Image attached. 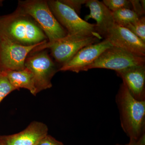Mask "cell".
<instances>
[{"mask_svg":"<svg viewBox=\"0 0 145 145\" xmlns=\"http://www.w3.org/2000/svg\"><path fill=\"white\" fill-rule=\"evenodd\" d=\"M0 33L18 44L31 46L48 41L39 25L31 16L16 9L0 16Z\"/></svg>","mask_w":145,"mask_h":145,"instance_id":"cell-1","label":"cell"},{"mask_svg":"<svg viewBox=\"0 0 145 145\" xmlns=\"http://www.w3.org/2000/svg\"><path fill=\"white\" fill-rule=\"evenodd\" d=\"M123 131L129 140L145 136V101L135 99L125 83L121 84L115 97Z\"/></svg>","mask_w":145,"mask_h":145,"instance_id":"cell-2","label":"cell"},{"mask_svg":"<svg viewBox=\"0 0 145 145\" xmlns=\"http://www.w3.org/2000/svg\"><path fill=\"white\" fill-rule=\"evenodd\" d=\"M16 9L31 16L36 21L47 38V44L52 43L67 36V31L54 17L47 1H19Z\"/></svg>","mask_w":145,"mask_h":145,"instance_id":"cell-3","label":"cell"},{"mask_svg":"<svg viewBox=\"0 0 145 145\" xmlns=\"http://www.w3.org/2000/svg\"><path fill=\"white\" fill-rule=\"evenodd\" d=\"M25 67L33 75L37 94L52 87V78L61 68L50 57L47 49L32 50L27 57Z\"/></svg>","mask_w":145,"mask_h":145,"instance_id":"cell-4","label":"cell"},{"mask_svg":"<svg viewBox=\"0 0 145 145\" xmlns=\"http://www.w3.org/2000/svg\"><path fill=\"white\" fill-rule=\"evenodd\" d=\"M52 13L60 24L69 35L95 36L103 38L96 30V24L83 20L72 8L60 0L47 1Z\"/></svg>","mask_w":145,"mask_h":145,"instance_id":"cell-5","label":"cell"},{"mask_svg":"<svg viewBox=\"0 0 145 145\" xmlns=\"http://www.w3.org/2000/svg\"><path fill=\"white\" fill-rule=\"evenodd\" d=\"M102 39L95 36L69 35L52 43L44 44L36 47L33 50H50L52 57L58 64L62 66L70 60L81 49L96 43Z\"/></svg>","mask_w":145,"mask_h":145,"instance_id":"cell-6","label":"cell"},{"mask_svg":"<svg viewBox=\"0 0 145 145\" xmlns=\"http://www.w3.org/2000/svg\"><path fill=\"white\" fill-rule=\"evenodd\" d=\"M145 65V57H140L117 47L106 50L85 71L93 69H105L116 72L128 68Z\"/></svg>","mask_w":145,"mask_h":145,"instance_id":"cell-7","label":"cell"},{"mask_svg":"<svg viewBox=\"0 0 145 145\" xmlns=\"http://www.w3.org/2000/svg\"><path fill=\"white\" fill-rule=\"evenodd\" d=\"M45 43L24 46L0 33V70H23L29 54L36 47Z\"/></svg>","mask_w":145,"mask_h":145,"instance_id":"cell-8","label":"cell"},{"mask_svg":"<svg viewBox=\"0 0 145 145\" xmlns=\"http://www.w3.org/2000/svg\"><path fill=\"white\" fill-rule=\"evenodd\" d=\"M112 46L107 39L83 48L67 63L60 68L59 71H70L79 73L94 62L106 50Z\"/></svg>","mask_w":145,"mask_h":145,"instance_id":"cell-9","label":"cell"},{"mask_svg":"<svg viewBox=\"0 0 145 145\" xmlns=\"http://www.w3.org/2000/svg\"><path fill=\"white\" fill-rule=\"evenodd\" d=\"M105 39L112 46L140 57H145V43L128 29L115 24Z\"/></svg>","mask_w":145,"mask_h":145,"instance_id":"cell-10","label":"cell"},{"mask_svg":"<svg viewBox=\"0 0 145 145\" xmlns=\"http://www.w3.org/2000/svg\"><path fill=\"white\" fill-rule=\"evenodd\" d=\"M48 134V127L45 124L34 121L21 132L1 136V140L3 145H36Z\"/></svg>","mask_w":145,"mask_h":145,"instance_id":"cell-11","label":"cell"},{"mask_svg":"<svg viewBox=\"0 0 145 145\" xmlns=\"http://www.w3.org/2000/svg\"><path fill=\"white\" fill-rule=\"evenodd\" d=\"M116 72L135 99L145 101V65L132 67Z\"/></svg>","mask_w":145,"mask_h":145,"instance_id":"cell-12","label":"cell"},{"mask_svg":"<svg viewBox=\"0 0 145 145\" xmlns=\"http://www.w3.org/2000/svg\"><path fill=\"white\" fill-rule=\"evenodd\" d=\"M86 6L90 10V13L85 17V21L90 19L96 21V30L103 38H105L109 30L115 24L112 12L104 5L103 2L97 0H88Z\"/></svg>","mask_w":145,"mask_h":145,"instance_id":"cell-13","label":"cell"},{"mask_svg":"<svg viewBox=\"0 0 145 145\" xmlns=\"http://www.w3.org/2000/svg\"><path fill=\"white\" fill-rule=\"evenodd\" d=\"M0 73L8 79L16 90L26 89L34 96L37 94L33 75L27 69L19 71L0 70Z\"/></svg>","mask_w":145,"mask_h":145,"instance_id":"cell-14","label":"cell"},{"mask_svg":"<svg viewBox=\"0 0 145 145\" xmlns=\"http://www.w3.org/2000/svg\"><path fill=\"white\" fill-rule=\"evenodd\" d=\"M115 24L125 27L137 21L140 18L133 10L128 8H123L112 12Z\"/></svg>","mask_w":145,"mask_h":145,"instance_id":"cell-15","label":"cell"},{"mask_svg":"<svg viewBox=\"0 0 145 145\" xmlns=\"http://www.w3.org/2000/svg\"><path fill=\"white\" fill-rule=\"evenodd\" d=\"M125 28L132 32L145 43V17H140L135 22L128 25Z\"/></svg>","mask_w":145,"mask_h":145,"instance_id":"cell-16","label":"cell"},{"mask_svg":"<svg viewBox=\"0 0 145 145\" xmlns=\"http://www.w3.org/2000/svg\"><path fill=\"white\" fill-rule=\"evenodd\" d=\"M103 3L112 12L123 8L132 10L131 3L129 0H103Z\"/></svg>","mask_w":145,"mask_h":145,"instance_id":"cell-17","label":"cell"},{"mask_svg":"<svg viewBox=\"0 0 145 145\" xmlns=\"http://www.w3.org/2000/svg\"><path fill=\"white\" fill-rule=\"evenodd\" d=\"M16 90L8 79L0 73V103L6 96Z\"/></svg>","mask_w":145,"mask_h":145,"instance_id":"cell-18","label":"cell"},{"mask_svg":"<svg viewBox=\"0 0 145 145\" xmlns=\"http://www.w3.org/2000/svg\"><path fill=\"white\" fill-rule=\"evenodd\" d=\"M63 3L72 8L77 14H80L83 5L86 4L88 0H60Z\"/></svg>","mask_w":145,"mask_h":145,"instance_id":"cell-19","label":"cell"},{"mask_svg":"<svg viewBox=\"0 0 145 145\" xmlns=\"http://www.w3.org/2000/svg\"><path fill=\"white\" fill-rule=\"evenodd\" d=\"M132 10L140 17L144 16L145 13V0H130Z\"/></svg>","mask_w":145,"mask_h":145,"instance_id":"cell-20","label":"cell"},{"mask_svg":"<svg viewBox=\"0 0 145 145\" xmlns=\"http://www.w3.org/2000/svg\"><path fill=\"white\" fill-rule=\"evenodd\" d=\"M36 145H64L63 143L56 140L51 135H47L43 137Z\"/></svg>","mask_w":145,"mask_h":145,"instance_id":"cell-21","label":"cell"},{"mask_svg":"<svg viewBox=\"0 0 145 145\" xmlns=\"http://www.w3.org/2000/svg\"><path fill=\"white\" fill-rule=\"evenodd\" d=\"M114 145H145V136H143L137 141L129 140V142L127 144H117Z\"/></svg>","mask_w":145,"mask_h":145,"instance_id":"cell-22","label":"cell"},{"mask_svg":"<svg viewBox=\"0 0 145 145\" xmlns=\"http://www.w3.org/2000/svg\"><path fill=\"white\" fill-rule=\"evenodd\" d=\"M3 0H0V7L3 5Z\"/></svg>","mask_w":145,"mask_h":145,"instance_id":"cell-23","label":"cell"},{"mask_svg":"<svg viewBox=\"0 0 145 145\" xmlns=\"http://www.w3.org/2000/svg\"><path fill=\"white\" fill-rule=\"evenodd\" d=\"M0 145H3L1 140V136H0Z\"/></svg>","mask_w":145,"mask_h":145,"instance_id":"cell-24","label":"cell"}]
</instances>
